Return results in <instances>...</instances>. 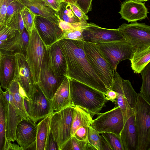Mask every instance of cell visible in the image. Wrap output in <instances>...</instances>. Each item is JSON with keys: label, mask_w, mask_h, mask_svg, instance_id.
<instances>
[{"label": "cell", "mask_w": 150, "mask_h": 150, "mask_svg": "<svg viewBox=\"0 0 150 150\" xmlns=\"http://www.w3.org/2000/svg\"><path fill=\"white\" fill-rule=\"evenodd\" d=\"M81 40L62 39L57 42L67 64L66 77L106 93L108 89L87 59Z\"/></svg>", "instance_id": "obj_1"}, {"label": "cell", "mask_w": 150, "mask_h": 150, "mask_svg": "<svg viewBox=\"0 0 150 150\" xmlns=\"http://www.w3.org/2000/svg\"><path fill=\"white\" fill-rule=\"evenodd\" d=\"M69 79L70 98L73 106L83 108L93 116L100 113L108 101L104 94L77 81Z\"/></svg>", "instance_id": "obj_2"}, {"label": "cell", "mask_w": 150, "mask_h": 150, "mask_svg": "<svg viewBox=\"0 0 150 150\" xmlns=\"http://www.w3.org/2000/svg\"><path fill=\"white\" fill-rule=\"evenodd\" d=\"M112 90L117 93L115 107H119L123 114L125 123L134 114V109L138 96L128 80L123 79L117 69L115 71Z\"/></svg>", "instance_id": "obj_3"}, {"label": "cell", "mask_w": 150, "mask_h": 150, "mask_svg": "<svg viewBox=\"0 0 150 150\" xmlns=\"http://www.w3.org/2000/svg\"><path fill=\"white\" fill-rule=\"evenodd\" d=\"M74 110V106L70 105L51 114L50 130L57 143L58 150H62L71 137V132Z\"/></svg>", "instance_id": "obj_4"}, {"label": "cell", "mask_w": 150, "mask_h": 150, "mask_svg": "<svg viewBox=\"0 0 150 150\" xmlns=\"http://www.w3.org/2000/svg\"><path fill=\"white\" fill-rule=\"evenodd\" d=\"M134 115L138 137L137 150H150V103L139 93L134 108Z\"/></svg>", "instance_id": "obj_5"}, {"label": "cell", "mask_w": 150, "mask_h": 150, "mask_svg": "<svg viewBox=\"0 0 150 150\" xmlns=\"http://www.w3.org/2000/svg\"><path fill=\"white\" fill-rule=\"evenodd\" d=\"M83 47L87 57L97 74L108 89H112L115 70L96 44L83 42Z\"/></svg>", "instance_id": "obj_6"}, {"label": "cell", "mask_w": 150, "mask_h": 150, "mask_svg": "<svg viewBox=\"0 0 150 150\" xmlns=\"http://www.w3.org/2000/svg\"><path fill=\"white\" fill-rule=\"evenodd\" d=\"M29 35L26 57L35 84L39 81L41 67L46 49L35 26Z\"/></svg>", "instance_id": "obj_7"}, {"label": "cell", "mask_w": 150, "mask_h": 150, "mask_svg": "<svg viewBox=\"0 0 150 150\" xmlns=\"http://www.w3.org/2000/svg\"><path fill=\"white\" fill-rule=\"evenodd\" d=\"M118 28L125 40L132 46L135 51L150 46L149 25L136 21L130 24L123 23Z\"/></svg>", "instance_id": "obj_8"}, {"label": "cell", "mask_w": 150, "mask_h": 150, "mask_svg": "<svg viewBox=\"0 0 150 150\" xmlns=\"http://www.w3.org/2000/svg\"><path fill=\"white\" fill-rule=\"evenodd\" d=\"M26 110L29 118L35 122L54 112L51 101L46 97L38 83L35 84L29 99L24 98Z\"/></svg>", "instance_id": "obj_9"}, {"label": "cell", "mask_w": 150, "mask_h": 150, "mask_svg": "<svg viewBox=\"0 0 150 150\" xmlns=\"http://www.w3.org/2000/svg\"><path fill=\"white\" fill-rule=\"evenodd\" d=\"M91 125L98 132L113 133L120 137L125 124L122 112L119 107L105 112L99 113Z\"/></svg>", "instance_id": "obj_10"}, {"label": "cell", "mask_w": 150, "mask_h": 150, "mask_svg": "<svg viewBox=\"0 0 150 150\" xmlns=\"http://www.w3.org/2000/svg\"><path fill=\"white\" fill-rule=\"evenodd\" d=\"M99 50L108 59L115 70L121 61L130 60L135 50L125 40L96 44Z\"/></svg>", "instance_id": "obj_11"}, {"label": "cell", "mask_w": 150, "mask_h": 150, "mask_svg": "<svg viewBox=\"0 0 150 150\" xmlns=\"http://www.w3.org/2000/svg\"><path fill=\"white\" fill-rule=\"evenodd\" d=\"M65 77H57L54 75L49 64L48 50L47 48L41 67L38 84L43 92L49 100H51Z\"/></svg>", "instance_id": "obj_12"}, {"label": "cell", "mask_w": 150, "mask_h": 150, "mask_svg": "<svg viewBox=\"0 0 150 150\" xmlns=\"http://www.w3.org/2000/svg\"><path fill=\"white\" fill-rule=\"evenodd\" d=\"M82 35L84 42L96 44L125 40L118 28H103L93 23H88Z\"/></svg>", "instance_id": "obj_13"}, {"label": "cell", "mask_w": 150, "mask_h": 150, "mask_svg": "<svg viewBox=\"0 0 150 150\" xmlns=\"http://www.w3.org/2000/svg\"><path fill=\"white\" fill-rule=\"evenodd\" d=\"M34 26L47 48L57 42L63 33L58 23L39 16H35Z\"/></svg>", "instance_id": "obj_14"}, {"label": "cell", "mask_w": 150, "mask_h": 150, "mask_svg": "<svg viewBox=\"0 0 150 150\" xmlns=\"http://www.w3.org/2000/svg\"><path fill=\"white\" fill-rule=\"evenodd\" d=\"M14 56L16 62L15 77L27 98L29 99L33 93L35 86L33 76L25 56L20 53L15 54Z\"/></svg>", "instance_id": "obj_15"}, {"label": "cell", "mask_w": 150, "mask_h": 150, "mask_svg": "<svg viewBox=\"0 0 150 150\" xmlns=\"http://www.w3.org/2000/svg\"><path fill=\"white\" fill-rule=\"evenodd\" d=\"M37 125L30 118L22 120L18 124L16 130V141L23 150L29 149L35 145Z\"/></svg>", "instance_id": "obj_16"}, {"label": "cell", "mask_w": 150, "mask_h": 150, "mask_svg": "<svg viewBox=\"0 0 150 150\" xmlns=\"http://www.w3.org/2000/svg\"><path fill=\"white\" fill-rule=\"evenodd\" d=\"M145 3L135 0H126L121 5L119 13L121 18L127 21L128 23L142 21L147 18L149 13Z\"/></svg>", "instance_id": "obj_17"}, {"label": "cell", "mask_w": 150, "mask_h": 150, "mask_svg": "<svg viewBox=\"0 0 150 150\" xmlns=\"http://www.w3.org/2000/svg\"><path fill=\"white\" fill-rule=\"evenodd\" d=\"M4 94L6 102V140L14 142L16 141L17 126L23 120L17 112L13 102L12 95L8 89L4 92Z\"/></svg>", "instance_id": "obj_18"}, {"label": "cell", "mask_w": 150, "mask_h": 150, "mask_svg": "<svg viewBox=\"0 0 150 150\" xmlns=\"http://www.w3.org/2000/svg\"><path fill=\"white\" fill-rule=\"evenodd\" d=\"M47 48L49 64L54 75L57 77H66V61L58 42L53 44Z\"/></svg>", "instance_id": "obj_19"}, {"label": "cell", "mask_w": 150, "mask_h": 150, "mask_svg": "<svg viewBox=\"0 0 150 150\" xmlns=\"http://www.w3.org/2000/svg\"><path fill=\"white\" fill-rule=\"evenodd\" d=\"M124 150H137L138 137L134 114L127 120L120 135Z\"/></svg>", "instance_id": "obj_20"}, {"label": "cell", "mask_w": 150, "mask_h": 150, "mask_svg": "<svg viewBox=\"0 0 150 150\" xmlns=\"http://www.w3.org/2000/svg\"><path fill=\"white\" fill-rule=\"evenodd\" d=\"M16 66L14 55L2 56L0 59V83L1 87L8 89L15 77Z\"/></svg>", "instance_id": "obj_21"}, {"label": "cell", "mask_w": 150, "mask_h": 150, "mask_svg": "<svg viewBox=\"0 0 150 150\" xmlns=\"http://www.w3.org/2000/svg\"><path fill=\"white\" fill-rule=\"evenodd\" d=\"M35 16L47 18L58 23L57 12L48 6L43 0H18Z\"/></svg>", "instance_id": "obj_22"}, {"label": "cell", "mask_w": 150, "mask_h": 150, "mask_svg": "<svg viewBox=\"0 0 150 150\" xmlns=\"http://www.w3.org/2000/svg\"><path fill=\"white\" fill-rule=\"evenodd\" d=\"M8 89L12 95L13 102L18 115L23 120L29 119L30 118L24 102V98L27 97L22 88L15 77L10 83Z\"/></svg>", "instance_id": "obj_23"}, {"label": "cell", "mask_w": 150, "mask_h": 150, "mask_svg": "<svg viewBox=\"0 0 150 150\" xmlns=\"http://www.w3.org/2000/svg\"><path fill=\"white\" fill-rule=\"evenodd\" d=\"M51 101L54 112L58 111L69 105H72L68 77L64 78Z\"/></svg>", "instance_id": "obj_24"}, {"label": "cell", "mask_w": 150, "mask_h": 150, "mask_svg": "<svg viewBox=\"0 0 150 150\" xmlns=\"http://www.w3.org/2000/svg\"><path fill=\"white\" fill-rule=\"evenodd\" d=\"M51 114L44 118L37 125L35 149L46 150L50 133V124Z\"/></svg>", "instance_id": "obj_25"}, {"label": "cell", "mask_w": 150, "mask_h": 150, "mask_svg": "<svg viewBox=\"0 0 150 150\" xmlns=\"http://www.w3.org/2000/svg\"><path fill=\"white\" fill-rule=\"evenodd\" d=\"M74 106V110L71 132V137L73 136L78 129L85 125H91L93 120V116L88 111L78 106Z\"/></svg>", "instance_id": "obj_26"}, {"label": "cell", "mask_w": 150, "mask_h": 150, "mask_svg": "<svg viewBox=\"0 0 150 150\" xmlns=\"http://www.w3.org/2000/svg\"><path fill=\"white\" fill-rule=\"evenodd\" d=\"M134 73L139 74L150 62V46L135 50L130 60Z\"/></svg>", "instance_id": "obj_27"}, {"label": "cell", "mask_w": 150, "mask_h": 150, "mask_svg": "<svg viewBox=\"0 0 150 150\" xmlns=\"http://www.w3.org/2000/svg\"><path fill=\"white\" fill-rule=\"evenodd\" d=\"M22 44L21 34L16 30L15 36L11 39L4 41L0 45V53L2 56L14 55L22 53Z\"/></svg>", "instance_id": "obj_28"}, {"label": "cell", "mask_w": 150, "mask_h": 150, "mask_svg": "<svg viewBox=\"0 0 150 150\" xmlns=\"http://www.w3.org/2000/svg\"><path fill=\"white\" fill-rule=\"evenodd\" d=\"M6 102L4 92L0 94V150H4L6 140Z\"/></svg>", "instance_id": "obj_29"}, {"label": "cell", "mask_w": 150, "mask_h": 150, "mask_svg": "<svg viewBox=\"0 0 150 150\" xmlns=\"http://www.w3.org/2000/svg\"><path fill=\"white\" fill-rule=\"evenodd\" d=\"M99 133L90 125L88 134V141L96 150H111L108 144Z\"/></svg>", "instance_id": "obj_30"}, {"label": "cell", "mask_w": 150, "mask_h": 150, "mask_svg": "<svg viewBox=\"0 0 150 150\" xmlns=\"http://www.w3.org/2000/svg\"><path fill=\"white\" fill-rule=\"evenodd\" d=\"M57 15L61 20L67 23H73L81 21L74 13L70 4L64 1L60 4Z\"/></svg>", "instance_id": "obj_31"}, {"label": "cell", "mask_w": 150, "mask_h": 150, "mask_svg": "<svg viewBox=\"0 0 150 150\" xmlns=\"http://www.w3.org/2000/svg\"><path fill=\"white\" fill-rule=\"evenodd\" d=\"M142 79L140 94L150 103V64L149 63L141 72Z\"/></svg>", "instance_id": "obj_32"}, {"label": "cell", "mask_w": 150, "mask_h": 150, "mask_svg": "<svg viewBox=\"0 0 150 150\" xmlns=\"http://www.w3.org/2000/svg\"><path fill=\"white\" fill-rule=\"evenodd\" d=\"M96 150L88 141L78 140L71 137L67 142L62 150Z\"/></svg>", "instance_id": "obj_33"}, {"label": "cell", "mask_w": 150, "mask_h": 150, "mask_svg": "<svg viewBox=\"0 0 150 150\" xmlns=\"http://www.w3.org/2000/svg\"><path fill=\"white\" fill-rule=\"evenodd\" d=\"M100 134L111 150H124L119 136L109 132H103Z\"/></svg>", "instance_id": "obj_34"}, {"label": "cell", "mask_w": 150, "mask_h": 150, "mask_svg": "<svg viewBox=\"0 0 150 150\" xmlns=\"http://www.w3.org/2000/svg\"><path fill=\"white\" fill-rule=\"evenodd\" d=\"M20 13L25 28L29 34L32 32L34 26V20L35 15L25 6L21 11Z\"/></svg>", "instance_id": "obj_35"}, {"label": "cell", "mask_w": 150, "mask_h": 150, "mask_svg": "<svg viewBox=\"0 0 150 150\" xmlns=\"http://www.w3.org/2000/svg\"><path fill=\"white\" fill-rule=\"evenodd\" d=\"M88 24V23H87L85 25L77 28L63 32L57 42L62 39H68L83 41L82 35V32L83 30L87 26Z\"/></svg>", "instance_id": "obj_36"}, {"label": "cell", "mask_w": 150, "mask_h": 150, "mask_svg": "<svg viewBox=\"0 0 150 150\" xmlns=\"http://www.w3.org/2000/svg\"><path fill=\"white\" fill-rule=\"evenodd\" d=\"M18 0H12L8 4L5 16L4 25L6 26L13 15L20 11L24 7Z\"/></svg>", "instance_id": "obj_37"}, {"label": "cell", "mask_w": 150, "mask_h": 150, "mask_svg": "<svg viewBox=\"0 0 150 150\" xmlns=\"http://www.w3.org/2000/svg\"><path fill=\"white\" fill-rule=\"evenodd\" d=\"M6 26L17 30L21 34L25 28L20 11L16 12L13 16Z\"/></svg>", "instance_id": "obj_38"}, {"label": "cell", "mask_w": 150, "mask_h": 150, "mask_svg": "<svg viewBox=\"0 0 150 150\" xmlns=\"http://www.w3.org/2000/svg\"><path fill=\"white\" fill-rule=\"evenodd\" d=\"M58 18V24L59 27L63 32L77 28L85 25L87 23V22L84 23L81 21L76 23H69L61 20L59 18Z\"/></svg>", "instance_id": "obj_39"}, {"label": "cell", "mask_w": 150, "mask_h": 150, "mask_svg": "<svg viewBox=\"0 0 150 150\" xmlns=\"http://www.w3.org/2000/svg\"><path fill=\"white\" fill-rule=\"evenodd\" d=\"M89 125H85L80 127L75 132L73 136L79 140L88 141V134Z\"/></svg>", "instance_id": "obj_40"}, {"label": "cell", "mask_w": 150, "mask_h": 150, "mask_svg": "<svg viewBox=\"0 0 150 150\" xmlns=\"http://www.w3.org/2000/svg\"><path fill=\"white\" fill-rule=\"evenodd\" d=\"M16 30L6 26L0 31V41H4L11 39L16 35Z\"/></svg>", "instance_id": "obj_41"}, {"label": "cell", "mask_w": 150, "mask_h": 150, "mask_svg": "<svg viewBox=\"0 0 150 150\" xmlns=\"http://www.w3.org/2000/svg\"><path fill=\"white\" fill-rule=\"evenodd\" d=\"M93 0H77L76 5L86 14L92 10Z\"/></svg>", "instance_id": "obj_42"}, {"label": "cell", "mask_w": 150, "mask_h": 150, "mask_svg": "<svg viewBox=\"0 0 150 150\" xmlns=\"http://www.w3.org/2000/svg\"><path fill=\"white\" fill-rule=\"evenodd\" d=\"M21 37L22 44V54L26 57L27 49L29 42V35L25 28L21 34Z\"/></svg>", "instance_id": "obj_43"}, {"label": "cell", "mask_w": 150, "mask_h": 150, "mask_svg": "<svg viewBox=\"0 0 150 150\" xmlns=\"http://www.w3.org/2000/svg\"><path fill=\"white\" fill-rule=\"evenodd\" d=\"M71 9L76 16L81 21L87 23L89 18L87 15L85 14L76 4H70Z\"/></svg>", "instance_id": "obj_44"}, {"label": "cell", "mask_w": 150, "mask_h": 150, "mask_svg": "<svg viewBox=\"0 0 150 150\" xmlns=\"http://www.w3.org/2000/svg\"><path fill=\"white\" fill-rule=\"evenodd\" d=\"M12 0H0V25H4L6 9L10 2Z\"/></svg>", "instance_id": "obj_45"}, {"label": "cell", "mask_w": 150, "mask_h": 150, "mask_svg": "<svg viewBox=\"0 0 150 150\" xmlns=\"http://www.w3.org/2000/svg\"><path fill=\"white\" fill-rule=\"evenodd\" d=\"M46 4L57 12L59 9L61 3L63 0H43Z\"/></svg>", "instance_id": "obj_46"}, {"label": "cell", "mask_w": 150, "mask_h": 150, "mask_svg": "<svg viewBox=\"0 0 150 150\" xmlns=\"http://www.w3.org/2000/svg\"><path fill=\"white\" fill-rule=\"evenodd\" d=\"M46 150H58L57 143L51 131L48 139Z\"/></svg>", "instance_id": "obj_47"}, {"label": "cell", "mask_w": 150, "mask_h": 150, "mask_svg": "<svg viewBox=\"0 0 150 150\" xmlns=\"http://www.w3.org/2000/svg\"><path fill=\"white\" fill-rule=\"evenodd\" d=\"M106 100L112 103L115 102L117 98V93L112 89H108L107 92L104 94Z\"/></svg>", "instance_id": "obj_48"}, {"label": "cell", "mask_w": 150, "mask_h": 150, "mask_svg": "<svg viewBox=\"0 0 150 150\" xmlns=\"http://www.w3.org/2000/svg\"><path fill=\"white\" fill-rule=\"evenodd\" d=\"M6 140L4 150H23V149L18 144Z\"/></svg>", "instance_id": "obj_49"}, {"label": "cell", "mask_w": 150, "mask_h": 150, "mask_svg": "<svg viewBox=\"0 0 150 150\" xmlns=\"http://www.w3.org/2000/svg\"><path fill=\"white\" fill-rule=\"evenodd\" d=\"M63 1L70 4H76L77 0H63Z\"/></svg>", "instance_id": "obj_50"}, {"label": "cell", "mask_w": 150, "mask_h": 150, "mask_svg": "<svg viewBox=\"0 0 150 150\" xmlns=\"http://www.w3.org/2000/svg\"><path fill=\"white\" fill-rule=\"evenodd\" d=\"M6 26L4 25H0V31L4 28Z\"/></svg>", "instance_id": "obj_51"}, {"label": "cell", "mask_w": 150, "mask_h": 150, "mask_svg": "<svg viewBox=\"0 0 150 150\" xmlns=\"http://www.w3.org/2000/svg\"><path fill=\"white\" fill-rule=\"evenodd\" d=\"M135 0L136 1H138L142 2L146 1H149V0Z\"/></svg>", "instance_id": "obj_52"}, {"label": "cell", "mask_w": 150, "mask_h": 150, "mask_svg": "<svg viewBox=\"0 0 150 150\" xmlns=\"http://www.w3.org/2000/svg\"><path fill=\"white\" fill-rule=\"evenodd\" d=\"M3 91H2L1 86L0 85V94L2 93L3 92Z\"/></svg>", "instance_id": "obj_53"}, {"label": "cell", "mask_w": 150, "mask_h": 150, "mask_svg": "<svg viewBox=\"0 0 150 150\" xmlns=\"http://www.w3.org/2000/svg\"><path fill=\"white\" fill-rule=\"evenodd\" d=\"M2 56V55L0 53V59L1 57Z\"/></svg>", "instance_id": "obj_54"}, {"label": "cell", "mask_w": 150, "mask_h": 150, "mask_svg": "<svg viewBox=\"0 0 150 150\" xmlns=\"http://www.w3.org/2000/svg\"></svg>", "instance_id": "obj_55"}, {"label": "cell", "mask_w": 150, "mask_h": 150, "mask_svg": "<svg viewBox=\"0 0 150 150\" xmlns=\"http://www.w3.org/2000/svg\"></svg>", "instance_id": "obj_56"}]
</instances>
